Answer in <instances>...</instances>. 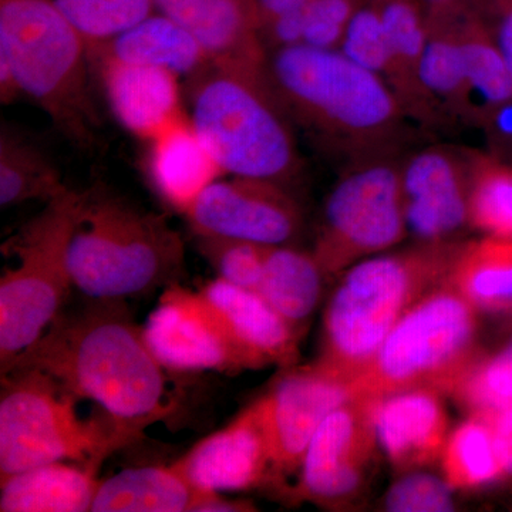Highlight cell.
Listing matches in <instances>:
<instances>
[{"instance_id":"4316f807","label":"cell","mask_w":512,"mask_h":512,"mask_svg":"<svg viewBox=\"0 0 512 512\" xmlns=\"http://www.w3.org/2000/svg\"><path fill=\"white\" fill-rule=\"evenodd\" d=\"M447 284L477 311L512 315V239L485 235L458 245Z\"/></svg>"},{"instance_id":"ffe728a7","label":"cell","mask_w":512,"mask_h":512,"mask_svg":"<svg viewBox=\"0 0 512 512\" xmlns=\"http://www.w3.org/2000/svg\"><path fill=\"white\" fill-rule=\"evenodd\" d=\"M372 403L377 441L394 467L413 470L439 460L450 434L440 393L409 390Z\"/></svg>"},{"instance_id":"7402d4cb","label":"cell","mask_w":512,"mask_h":512,"mask_svg":"<svg viewBox=\"0 0 512 512\" xmlns=\"http://www.w3.org/2000/svg\"><path fill=\"white\" fill-rule=\"evenodd\" d=\"M150 143L148 171L154 188L168 205L184 215L202 192L225 174L190 117L175 121Z\"/></svg>"},{"instance_id":"44dd1931","label":"cell","mask_w":512,"mask_h":512,"mask_svg":"<svg viewBox=\"0 0 512 512\" xmlns=\"http://www.w3.org/2000/svg\"><path fill=\"white\" fill-rule=\"evenodd\" d=\"M339 50L386 84L419 130L429 133L444 131L440 116L423 87L414 83L397 63L373 0H366L357 10Z\"/></svg>"},{"instance_id":"d6a6232c","label":"cell","mask_w":512,"mask_h":512,"mask_svg":"<svg viewBox=\"0 0 512 512\" xmlns=\"http://www.w3.org/2000/svg\"><path fill=\"white\" fill-rule=\"evenodd\" d=\"M86 40L89 55L157 12L154 0H53Z\"/></svg>"},{"instance_id":"603a6c76","label":"cell","mask_w":512,"mask_h":512,"mask_svg":"<svg viewBox=\"0 0 512 512\" xmlns=\"http://www.w3.org/2000/svg\"><path fill=\"white\" fill-rule=\"evenodd\" d=\"M90 60L111 57L120 62L146 64L194 77L211 64L207 52L188 30L156 12L114 37L89 55Z\"/></svg>"},{"instance_id":"8992f818","label":"cell","mask_w":512,"mask_h":512,"mask_svg":"<svg viewBox=\"0 0 512 512\" xmlns=\"http://www.w3.org/2000/svg\"><path fill=\"white\" fill-rule=\"evenodd\" d=\"M0 57L64 136L93 146L100 121L87 79L89 47L53 0H0Z\"/></svg>"},{"instance_id":"cb8c5ba5","label":"cell","mask_w":512,"mask_h":512,"mask_svg":"<svg viewBox=\"0 0 512 512\" xmlns=\"http://www.w3.org/2000/svg\"><path fill=\"white\" fill-rule=\"evenodd\" d=\"M96 473L92 468L57 461L0 478V511H90L100 483Z\"/></svg>"},{"instance_id":"277c9868","label":"cell","mask_w":512,"mask_h":512,"mask_svg":"<svg viewBox=\"0 0 512 512\" xmlns=\"http://www.w3.org/2000/svg\"><path fill=\"white\" fill-rule=\"evenodd\" d=\"M69 269L83 296L126 301L180 284L183 238L161 215L94 188L82 195Z\"/></svg>"},{"instance_id":"ac0fdd59","label":"cell","mask_w":512,"mask_h":512,"mask_svg":"<svg viewBox=\"0 0 512 512\" xmlns=\"http://www.w3.org/2000/svg\"><path fill=\"white\" fill-rule=\"evenodd\" d=\"M157 12L195 37L211 63L225 69L265 73L269 52L254 0H154Z\"/></svg>"},{"instance_id":"5b68a950","label":"cell","mask_w":512,"mask_h":512,"mask_svg":"<svg viewBox=\"0 0 512 512\" xmlns=\"http://www.w3.org/2000/svg\"><path fill=\"white\" fill-rule=\"evenodd\" d=\"M191 121L225 174L289 184L302 158L265 73L210 64L191 77Z\"/></svg>"},{"instance_id":"7a4b0ae2","label":"cell","mask_w":512,"mask_h":512,"mask_svg":"<svg viewBox=\"0 0 512 512\" xmlns=\"http://www.w3.org/2000/svg\"><path fill=\"white\" fill-rule=\"evenodd\" d=\"M266 69L292 123L343 168L410 151L417 127L399 101L339 49L272 50Z\"/></svg>"},{"instance_id":"e0dca14e","label":"cell","mask_w":512,"mask_h":512,"mask_svg":"<svg viewBox=\"0 0 512 512\" xmlns=\"http://www.w3.org/2000/svg\"><path fill=\"white\" fill-rule=\"evenodd\" d=\"M247 370L295 365L301 335L258 292L217 278L198 291Z\"/></svg>"},{"instance_id":"5bb4252c","label":"cell","mask_w":512,"mask_h":512,"mask_svg":"<svg viewBox=\"0 0 512 512\" xmlns=\"http://www.w3.org/2000/svg\"><path fill=\"white\" fill-rule=\"evenodd\" d=\"M377 443L373 403L360 399L343 403L312 437L296 494L320 504L355 494L372 466Z\"/></svg>"},{"instance_id":"ee69618b","label":"cell","mask_w":512,"mask_h":512,"mask_svg":"<svg viewBox=\"0 0 512 512\" xmlns=\"http://www.w3.org/2000/svg\"><path fill=\"white\" fill-rule=\"evenodd\" d=\"M427 13H444V15H456L473 9L476 0H421Z\"/></svg>"},{"instance_id":"2e32d148","label":"cell","mask_w":512,"mask_h":512,"mask_svg":"<svg viewBox=\"0 0 512 512\" xmlns=\"http://www.w3.org/2000/svg\"><path fill=\"white\" fill-rule=\"evenodd\" d=\"M173 466L202 493L249 490L274 477L271 444L258 404L198 441Z\"/></svg>"},{"instance_id":"30bf717a","label":"cell","mask_w":512,"mask_h":512,"mask_svg":"<svg viewBox=\"0 0 512 512\" xmlns=\"http://www.w3.org/2000/svg\"><path fill=\"white\" fill-rule=\"evenodd\" d=\"M400 160L380 158L343 168L326 198L312 252L325 275L345 272L407 237Z\"/></svg>"},{"instance_id":"7bdbcfd3","label":"cell","mask_w":512,"mask_h":512,"mask_svg":"<svg viewBox=\"0 0 512 512\" xmlns=\"http://www.w3.org/2000/svg\"><path fill=\"white\" fill-rule=\"evenodd\" d=\"M22 94L18 79H16L8 60L0 57V100H2V104L13 103Z\"/></svg>"},{"instance_id":"7c38bea8","label":"cell","mask_w":512,"mask_h":512,"mask_svg":"<svg viewBox=\"0 0 512 512\" xmlns=\"http://www.w3.org/2000/svg\"><path fill=\"white\" fill-rule=\"evenodd\" d=\"M400 185L407 235L417 244H454L470 227V150L416 148L400 160Z\"/></svg>"},{"instance_id":"9a60e30c","label":"cell","mask_w":512,"mask_h":512,"mask_svg":"<svg viewBox=\"0 0 512 512\" xmlns=\"http://www.w3.org/2000/svg\"><path fill=\"white\" fill-rule=\"evenodd\" d=\"M151 352L170 372L238 373L247 370L227 333L198 292L168 286L143 326Z\"/></svg>"},{"instance_id":"8fae6325","label":"cell","mask_w":512,"mask_h":512,"mask_svg":"<svg viewBox=\"0 0 512 512\" xmlns=\"http://www.w3.org/2000/svg\"><path fill=\"white\" fill-rule=\"evenodd\" d=\"M195 237L241 239L266 247L291 245L303 217L286 185L259 178L217 180L185 212Z\"/></svg>"},{"instance_id":"8d00e7d4","label":"cell","mask_w":512,"mask_h":512,"mask_svg":"<svg viewBox=\"0 0 512 512\" xmlns=\"http://www.w3.org/2000/svg\"><path fill=\"white\" fill-rule=\"evenodd\" d=\"M366 0H312L303 10V43L338 50L353 16Z\"/></svg>"},{"instance_id":"4dcf8cb0","label":"cell","mask_w":512,"mask_h":512,"mask_svg":"<svg viewBox=\"0 0 512 512\" xmlns=\"http://www.w3.org/2000/svg\"><path fill=\"white\" fill-rule=\"evenodd\" d=\"M444 480L453 490H470L504 476L493 427L481 413L450 431L440 456Z\"/></svg>"},{"instance_id":"6da1fadb","label":"cell","mask_w":512,"mask_h":512,"mask_svg":"<svg viewBox=\"0 0 512 512\" xmlns=\"http://www.w3.org/2000/svg\"><path fill=\"white\" fill-rule=\"evenodd\" d=\"M84 298L76 308L67 303L10 372L43 373L74 399L93 400L138 431L165 419L174 404L165 369L151 352L143 326L131 318L123 299Z\"/></svg>"},{"instance_id":"f35d334b","label":"cell","mask_w":512,"mask_h":512,"mask_svg":"<svg viewBox=\"0 0 512 512\" xmlns=\"http://www.w3.org/2000/svg\"><path fill=\"white\" fill-rule=\"evenodd\" d=\"M476 10L512 73V0H476Z\"/></svg>"},{"instance_id":"52a82bcc","label":"cell","mask_w":512,"mask_h":512,"mask_svg":"<svg viewBox=\"0 0 512 512\" xmlns=\"http://www.w3.org/2000/svg\"><path fill=\"white\" fill-rule=\"evenodd\" d=\"M477 309L447 284L437 286L390 330L369 365L348 384L352 399L394 393H454L477 360Z\"/></svg>"},{"instance_id":"d6986e66","label":"cell","mask_w":512,"mask_h":512,"mask_svg":"<svg viewBox=\"0 0 512 512\" xmlns=\"http://www.w3.org/2000/svg\"><path fill=\"white\" fill-rule=\"evenodd\" d=\"M101 82L107 103L121 126L151 141L183 119L178 74L161 67L101 57Z\"/></svg>"},{"instance_id":"60d3db41","label":"cell","mask_w":512,"mask_h":512,"mask_svg":"<svg viewBox=\"0 0 512 512\" xmlns=\"http://www.w3.org/2000/svg\"><path fill=\"white\" fill-rule=\"evenodd\" d=\"M477 413L484 414L490 420L504 476L512 477V407L495 412Z\"/></svg>"},{"instance_id":"484cf974","label":"cell","mask_w":512,"mask_h":512,"mask_svg":"<svg viewBox=\"0 0 512 512\" xmlns=\"http://www.w3.org/2000/svg\"><path fill=\"white\" fill-rule=\"evenodd\" d=\"M461 13H427V42L421 59L420 79L439 113L444 131L467 127L466 74L458 40Z\"/></svg>"},{"instance_id":"b9f144b4","label":"cell","mask_w":512,"mask_h":512,"mask_svg":"<svg viewBox=\"0 0 512 512\" xmlns=\"http://www.w3.org/2000/svg\"><path fill=\"white\" fill-rule=\"evenodd\" d=\"M312 0H254L259 29L284 16L302 12Z\"/></svg>"},{"instance_id":"74e56055","label":"cell","mask_w":512,"mask_h":512,"mask_svg":"<svg viewBox=\"0 0 512 512\" xmlns=\"http://www.w3.org/2000/svg\"><path fill=\"white\" fill-rule=\"evenodd\" d=\"M453 488L447 481L414 473L392 485L386 494L387 510L394 512H443L453 510Z\"/></svg>"},{"instance_id":"9c48e42d","label":"cell","mask_w":512,"mask_h":512,"mask_svg":"<svg viewBox=\"0 0 512 512\" xmlns=\"http://www.w3.org/2000/svg\"><path fill=\"white\" fill-rule=\"evenodd\" d=\"M83 192L69 188L33 218L8 248L18 264L0 278V373L45 335L72 298L69 245Z\"/></svg>"},{"instance_id":"f1b7e54d","label":"cell","mask_w":512,"mask_h":512,"mask_svg":"<svg viewBox=\"0 0 512 512\" xmlns=\"http://www.w3.org/2000/svg\"><path fill=\"white\" fill-rule=\"evenodd\" d=\"M325 276L313 254L291 245L271 247L258 293L302 335L319 305Z\"/></svg>"},{"instance_id":"e575fe53","label":"cell","mask_w":512,"mask_h":512,"mask_svg":"<svg viewBox=\"0 0 512 512\" xmlns=\"http://www.w3.org/2000/svg\"><path fill=\"white\" fill-rule=\"evenodd\" d=\"M454 394L474 413L512 407V338L495 355L476 360Z\"/></svg>"},{"instance_id":"ab89813d","label":"cell","mask_w":512,"mask_h":512,"mask_svg":"<svg viewBox=\"0 0 512 512\" xmlns=\"http://www.w3.org/2000/svg\"><path fill=\"white\" fill-rule=\"evenodd\" d=\"M478 130L483 131L487 153L512 165V99L495 107Z\"/></svg>"},{"instance_id":"d4e9b609","label":"cell","mask_w":512,"mask_h":512,"mask_svg":"<svg viewBox=\"0 0 512 512\" xmlns=\"http://www.w3.org/2000/svg\"><path fill=\"white\" fill-rule=\"evenodd\" d=\"M171 464L128 468L100 481L93 512H194L207 497Z\"/></svg>"},{"instance_id":"ba28073f","label":"cell","mask_w":512,"mask_h":512,"mask_svg":"<svg viewBox=\"0 0 512 512\" xmlns=\"http://www.w3.org/2000/svg\"><path fill=\"white\" fill-rule=\"evenodd\" d=\"M74 402L36 370L15 369L2 376L0 478L57 461L97 471L104 458L140 437L141 431L111 416L82 419Z\"/></svg>"},{"instance_id":"3957f363","label":"cell","mask_w":512,"mask_h":512,"mask_svg":"<svg viewBox=\"0 0 512 512\" xmlns=\"http://www.w3.org/2000/svg\"><path fill=\"white\" fill-rule=\"evenodd\" d=\"M458 245L417 244L346 269L323 318L322 353L316 363L352 382L397 322L447 281Z\"/></svg>"},{"instance_id":"4fadbf2b","label":"cell","mask_w":512,"mask_h":512,"mask_svg":"<svg viewBox=\"0 0 512 512\" xmlns=\"http://www.w3.org/2000/svg\"><path fill=\"white\" fill-rule=\"evenodd\" d=\"M350 399L348 383L315 363L286 373L256 400L271 444L275 478L299 473L322 421Z\"/></svg>"},{"instance_id":"d590c367","label":"cell","mask_w":512,"mask_h":512,"mask_svg":"<svg viewBox=\"0 0 512 512\" xmlns=\"http://www.w3.org/2000/svg\"><path fill=\"white\" fill-rule=\"evenodd\" d=\"M197 247L222 281L249 291H259L271 247L218 237H197Z\"/></svg>"},{"instance_id":"1f68e13d","label":"cell","mask_w":512,"mask_h":512,"mask_svg":"<svg viewBox=\"0 0 512 512\" xmlns=\"http://www.w3.org/2000/svg\"><path fill=\"white\" fill-rule=\"evenodd\" d=\"M470 227L512 239V165L470 150Z\"/></svg>"},{"instance_id":"f546056e","label":"cell","mask_w":512,"mask_h":512,"mask_svg":"<svg viewBox=\"0 0 512 512\" xmlns=\"http://www.w3.org/2000/svg\"><path fill=\"white\" fill-rule=\"evenodd\" d=\"M69 188L49 157L3 124L0 130V205L3 208L28 201L55 200Z\"/></svg>"},{"instance_id":"83f0119b","label":"cell","mask_w":512,"mask_h":512,"mask_svg":"<svg viewBox=\"0 0 512 512\" xmlns=\"http://www.w3.org/2000/svg\"><path fill=\"white\" fill-rule=\"evenodd\" d=\"M458 40L467 84L466 126L478 130L495 107L512 99V73L476 10L461 13Z\"/></svg>"},{"instance_id":"836d02e7","label":"cell","mask_w":512,"mask_h":512,"mask_svg":"<svg viewBox=\"0 0 512 512\" xmlns=\"http://www.w3.org/2000/svg\"><path fill=\"white\" fill-rule=\"evenodd\" d=\"M373 2L379 10L387 42L392 47L397 63L414 83L423 87L420 66L427 42V10L423 2L421 0H373Z\"/></svg>"}]
</instances>
